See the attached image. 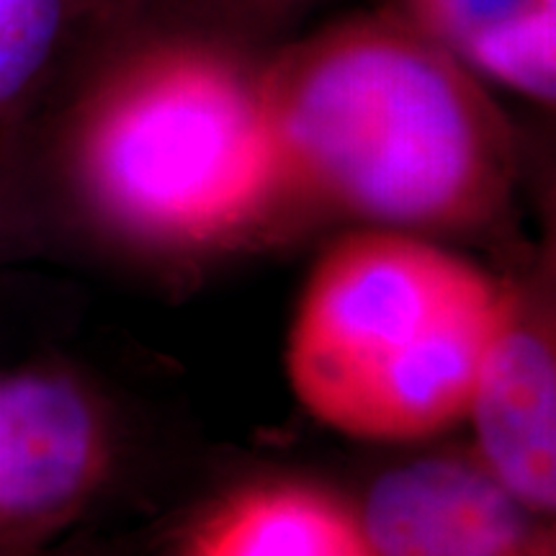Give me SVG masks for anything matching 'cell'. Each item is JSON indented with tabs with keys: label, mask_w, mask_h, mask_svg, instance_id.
Segmentation results:
<instances>
[{
	"label": "cell",
	"mask_w": 556,
	"mask_h": 556,
	"mask_svg": "<svg viewBox=\"0 0 556 556\" xmlns=\"http://www.w3.org/2000/svg\"><path fill=\"white\" fill-rule=\"evenodd\" d=\"M281 201L381 229H454L505 206L516 150L482 78L400 11L312 34L258 67Z\"/></svg>",
	"instance_id": "6da1fadb"
},
{
	"label": "cell",
	"mask_w": 556,
	"mask_h": 556,
	"mask_svg": "<svg viewBox=\"0 0 556 556\" xmlns=\"http://www.w3.org/2000/svg\"><path fill=\"white\" fill-rule=\"evenodd\" d=\"M518 299L462 255L366 229L319 258L287 336V377L315 420L405 443L467 417L479 371Z\"/></svg>",
	"instance_id": "7a4b0ae2"
},
{
	"label": "cell",
	"mask_w": 556,
	"mask_h": 556,
	"mask_svg": "<svg viewBox=\"0 0 556 556\" xmlns=\"http://www.w3.org/2000/svg\"><path fill=\"white\" fill-rule=\"evenodd\" d=\"M67 170L124 238L199 248L245 232L281 204L258 65L199 34L137 41L78 101Z\"/></svg>",
	"instance_id": "3957f363"
},
{
	"label": "cell",
	"mask_w": 556,
	"mask_h": 556,
	"mask_svg": "<svg viewBox=\"0 0 556 556\" xmlns=\"http://www.w3.org/2000/svg\"><path fill=\"white\" fill-rule=\"evenodd\" d=\"M106 428L78 379L0 368V552L65 520L99 484Z\"/></svg>",
	"instance_id": "277c9868"
},
{
	"label": "cell",
	"mask_w": 556,
	"mask_h": 556,
	"mask_svg": "<svg viewBox=\"0 0 556 556\" xmlns=\"http://www.w3.org/2000/svg\"><path fill=\"white\" fill-rule=\"evenodd\" d=\"M358 523L371 556H554L544 518L482 467L456 458L387 471Z\"/></svg>",
	"instance_id": "5b68a950"
},
{
	"label": "cell",
	"mask_w": 556,
	"mask_h": 556,
	"mask_svg": "<svg viewBox=\"0 0 556 556\" xmlns=\"http://www.w3.org/2000/svg\"><path fill=\"white\" fill-rule=\"evenodd\" d=\"M464 420L482 469L546 518L556 505V356L552 336L520 304L486 353Z\"/></svg>",
	"instance_id": "8992f818"
},
{
	"label": "cell",
	"mask_w": 556,
	"mask_h": 556,
	"mask_svg": "<svg viewBox=\"0 0 556 556\" xmlns=\"http://www.w3.org/2000/svg\"><path fill=\"white\" fill-rule=\"evenodd\" d=\"M189 556H371L358 518L299 482L248 486L201 526Z\"/></svg>",
	"instance_id": "52a82bcc"
},
{
	"label": "cell",
	"mask_w": 556,
	"mask_h": 556,
	"mask_svg": "<svg viewBox=\"0 0 556 556\" xmlns=\"http://www.w3.org/2000/svg\"><path fill=\"white\" fill-rule=\"evenodd\" d=\"M73 29V0H0V131L34 99Z\"/></svg>",
	"instance_id": "ba28073f"
},
{
	"label": "cell",
	"mask_w": 556,
	"mask_h": 556,
	"mask_svg": "<svg viewBox=\"0 0 556 556\" xmlns=\"http://www.w3.org/2000/svg\"><path fill=\"white\" fill-rule=\"evenodd\" d=\"M556 9H544L492 31L462 54L479 78H490L528 99L552 103L556 88Z\"/></svg>",
	"instance_id": "9c48e42d"
},
{
	"label": "cell",
	"mask_w": 556,
	"mask_h": 556,
	"mask_svg": "<svg viewBox=\"0 0 556 556\" xmlns=\"http://www.w3.org/2000/svg\"><path fill=\"white\" fill-rule=\"evenodd\" d=\"M400 5L409 24L462 58L486 34L536 11L556 9V0H400Z\"/></svg>",
	"instance_id": "30bf717a"
},
{
	"label": "cell",
	"mask_w": 556,
	"mask_h": 556,
	"mask_svg": "<svg viewBox=\"0 0 556 556\" xmlns=\"http://www.w3.org/2000/svg\"><path fill=\"white\" fill-rule=\"evenodd\" d=\"M155 0H148V5ZM173 13L168 31L199 34L242 47L276 31L312 0H165Z\"/></svg>",
	"instance_id": "8fae6325"
},
{
	"label": "cell",
	"mask_w": 556,
	"mask_h": 556,
	"mask_svg": "<svg viewBox=\"0 0 556 556\" xmlns=\"http://www.w3.org/2000/svg\"><path fill=\"white\" fill-rule=\"evenodd\" d=\"M148 9V0H73L75 26L114 31Z\"/></svg>",
	"instance_id": "7c38bea8"
},
{
	"label": "cell",
	"mask_w": 556,
	"mask_h": 556,
	"mask_svg": "<svg viewBox=\"0 0 556 556\" xmlns=\"http://www.w3.org/2000/svg\"><path fill=\"white\" fill-rule=\"evenodd\" d=\"M13 219H16V199H13V186L5 176L3 163H0V242L11 232Z\"/></svg>",
	"instance_id": "4fadbf2b"
}]
</instances>
